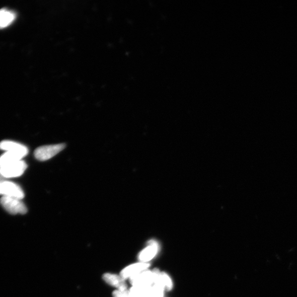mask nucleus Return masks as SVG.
I'll return each mask as SVG.
<instances>
[{"mask_svg": "<svg viewBox=\"0 0 297 297\" xmlns=\"http://www.w3.org/2000/svg\"><path fill=\"white\" fill-rule=\"evenodd\" d=\"M0 204L12 215L25 214L27 208L21 199L9 197H3L0 199Z\"/></svg>", "mask_w": 297, "mask_h": 297, "instance_id": "obj_1", "label": "nucleus"}, {"mask_svg": "<svg viewBox=\"0 0 297 297\" xmlns=\"http://www.w3.org/2000/svg\"><path fill=\"white\" fill-rule=\"evenodd\" d=\"M27 168V165L23 160H20L0 168V174L4 178L21 176Z\"/></svg>", "mask_w": 297, "mask_h": 297, "instance_id": "obj_2", "label": "nucleus"}, {"mask_svg": "<svg viewBox=\"0 0 297 297\" xmlns=\"http://www.w3.org/2000/svg\"><path fill=\"white\" fill-rule=\"evenodd\" d=\"M65 147L64 144L45 145L37 148L34 152L35 158L41 162L46 161L57 155Z\"/></svg>", "mask_w": 297, "mask_h": 297, "instance_id": "obj_3", "label": "nucleus"}, {"mask_svg": "<svg viewBox=\"0 0 297 297\" xmlns=\"http://www.w3.org/2000/svg\"><path fill=\"white\" fill-rule=\"evenodd\" d=\"M0 195L3 197H13L20 199L25 197L21 187L13 182L3 181L0 182Z\"/></svg>", "mask_w": 297, "mask_h": 297, "instance_id": "obj_4", "label": "nucleus"}, {"mask_svg": "<svg viewBox=\"0 0 297 297\" xmlns=\"http://www.w3.org/2000/svg\"><path fill=\"white\" fill-rule=\"evenodd\" d=\"M133 287H152L154 284L153 271L145 270L129 279Z\"/></svg>", "mask_w": 297, "mask_h": 297, "instance_id": "obj_5", "label": "nucleus"}, {"mask_svg": "<svg viewBox=\"0 0 297 297\" xmlns=\"http://www.w3.org/2000/svg\"><path fill=\"white\" fill-rule=\"evenodd\" d=\"M0 150L14 153L22 159L25 158L28 153V148L26 146L11 140L0 142Z\"/></svg>", "mask_w": 297, "mask_h": 297, "instance_id": "obj_6", "label": "nucleus"}, {"mask_svg": "<svg viewBox=\"0 0 297 297\" xmlns=\"http://www.w3.org/2000/svg\"><path fill=\"white\" fill-rule=\"evenodd\" d=\"M150 266V264L146 263L139 262L130 265L124 268L120 273V276L124 280H127L145 271Z\"/></svg>", "mask_w": 297, "mask_h": 297, "instance_id": "obj_7", "label": "nucleus"}, {"mask_svg": "<svg viewBox=\"0 0 297 297\" xmlns=\"http://www.w3.org/2000/svg\"><path fill=\"white\" fill-rule=\"evenodd\" d=\"M159 250L158 243L156 241L151 240L148 242L147 246L139 254L140 262L147 263L148 261L155 257Z\"/></svg>", "mask_w": 297, "mask_h": 297, "instance_id": "obj_8", "label": "nucleus"}, {"mask_svg": "<svg viewBox=\"0 0 297 297\" xmlns=\"http://www.w3.org/2000/svg\"><path fill=\"white\" fill-rule=\"evenodd\" d=\"M153 271L154 284L159 285L165 290H170L173 287V283L170 276L165 272H160L158 269Z\"/></svg>", "mask_w": 297, "mask_h": 297, "instance_id": "obj_9", "label": "nucleus"}, {"mask_svg": "<svg viewBox=\"0 0 297 297\" xmlns=\"http://www.w3.org/2000/svg\"><path fill=\"white\" fill-rule=\"evenodd\" d=\"M104 280L110 286L117 288V290L124 291L127 290L126 280L120 276L106 273L103 275Z\"/></svg>", "mask_w": 297, "mask_h": 297, "instance_id": "obj_10", "label": "nucleus"}, {"mask_svg": "<svg viewBox=\"0 0 297 297\" xmlns=\"http://www.w3.org/2000/svg\"><path fill=\"white\" fill-rule=\"evenodd\" d=\"M16 19V15L13 12L8 9L0 10V28L9 26Z\"/></svg>", "mask_w": 297, "mask_h": 297, "instance_id": "obj_11", "label": "nucleus"}, {"mask_svg": "<svg viewBox=\"0 0 297 297\" xmlns=\"http://www.w3.org/2000/svg\"><path fill=\"white\" fill-rule=\"evenodd\" d=\"M151 287L132 286L128 290L127 297H151Z\"/></svg>", "mask_w": 297, "mask_h": 297, "instance_id": "obj_12", "label": "nucleus"}, {"mask_svg": "<svg viewBox=\"0 0 297 297\" xmlns=\"http://www.w3.org/2000/svg\"><path fill=\"white\" fill-rule=\"evenodd\" d=\"M22 160V159L20 157L14 153L6 152L3 155L0 157V168Z\"/></svg>", "mask_w": 297, "mask_h": 297, "instance_id": "obj_13", "label": "nucleus"}, {"mask_svg": "<svg viewBox=\"0 0 297 297\" xmlns=\"http://www.w3.org/2000/svg\"><path fill=\"white\" fill-rule=\"evenodd\" d=\"M164 291L162 287L154 284L151 287V297H164Z\"/></svg>", "mask_w": 297, "mask_h": 297, "instance_id": "obj_14", "label": "nucleus"}, {"mask_svg": "<svg viewBox=\"0 0 297 297\" xmlns=\"http://www.w3.org/2000/svg\"><path fill=\"white\" fill-rule=\"evenodd\" d=\"M128 290L121 291L116 290L113 292V297H127Z\"/></svg>", "mask_w": 297, "mask_h": 297, "instance_id": "obj_15", "label": "nucleus"}, {"mask_svg": "<svg viewBox=\"0 0 297 297\" xmlns=\"http://www.w3.org/2000/svg\"><path fill=\"white\" fill-rule=\"evenodd\" d=\"M5 178L3 177V176L1 175V174H0V182L4 181Z\"/></svg>", "mask_w": 297, "mask_h": 297, "instance_id": "obj_16", "label": "nucleus"}]
</instances>
